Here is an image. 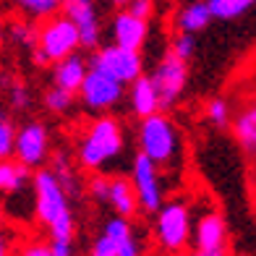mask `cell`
Segmentation results:
<instances>
[{
  "mask_svg": "<svg viewBox=\"0 0 256 256\" xmlns=\"http://www.w3.org/2000/svg\"><path fill=\"white\" fill-rule=\"evenodd\" d=\"M89 68H97L104 76H110L120 84H131L134 78L144 74V55L142 50H128L120 44H100L94 48V55L89 58Z\"/></svg>",
  "mask_w": 256,
  "mask_h": 256,
  "instance_id": "cell-5",
  "label": "cell"
},
{
  "mask_svg": "<svg viewBox=\"0 0 256 256\" xmlns=\"http://www.w3.org/2000/svg\"><path fill=\"white\" fill-rule=\"evenodd\" d=\"M86 71H89L86 58L78 55V52H71V55H66V58L52 63V84L66 89V92H71V94H76L81 81H84V76H86Z\"/></svg>",
  "mask_w": 256,
  "mask_h": 256,
  "instance_id": "cell-17",
  "label": "cell"
},
{
  "mask_svg": "<svg viewBox=\"0 0 256 256\" xmlns=\"http://www.w3.org/2000/svg\"><path fill=\"white\" fill-rule=\"evenodd\" d=\"M6 42V24H3V16H0V44Z\"/></svg>",
  "mask_w": 256,
  "mask_h": 256,
  "instance_id": "cell-37",
  "label": "cell"
},
{
  "mask_svg": "<svg viewBox=\"0 0 256 256\" xmlns=\"http://www.w3.org/2000/svg\"><path fill=\"white\" fill-rule=\"evenodd\" d=\"M63 16L74 21V26L78 29L81 48L94 50L102 42V26H100V14L94 0H63Z\"/></svg>",
  "mask_w": 256,
  "mask_h": 256,
  "instance_id": "cell-13",
  "label": "cell"
},
{
  "mask_svg": "<svg viewBox=\"0 0 256 256\" xmlns=\"http://www.w3.org/2000/svg\"><path fill=\"white\" fill-rule=\"evenodd\" d=\"M76 97L81 102V108L89 110V112H97V115L110 112L123 102L126 84L104 76L102 71H97V68H89L84 81H81V86H78V92H76Z\"/></svg>",
  "mask_w": 256,
  "mask_h": 256,
  "instance_id": "cell-9",
  "label": "cell"
},
{
  "mask_svg": "<svg viewBox=\"0 0 256 256\" xmlns=\"http://www.w3.org/2000/svg\"><path fill=\"white\" fill-rule=\"evenodd\" d=\"M168 50H170V52H176L180 60L188 63L191 58H194V52H196V34L178 32L176 37H172V42H170V48H168Z\"/></svg>",
  "mask_w": 256,
  "mask_h": 256,
  "instance_id": "cell-27",
  "label": "cell"
},
{
  "mask_svg": "<svg viewBox=\"0 0 256 256\" xmlns=\"http://www.w3.org/2000/svg\"><path fill=\"white\" fill-rule=\"evenodd\" d=\"M6 118H8V108H6L3 102H0V120H6Z\"/></svg>",
  "mask_w": 256,
  "mask_h": 256,
  "instance_id": "cell-38",
  "label": "cell"
},
{
  "mask_svg": "<svg viewBox=\"0 0 256 256\" xmlns=\"http://www.w3.org/2000/svg\"><path fill=\"white\" fill-rule=\"evenodd\" d=\"M248 3H251V6H254V3H256V0H248Z\"/></svg>",
  "mask_w": 256,
  "mask_h": 256,
  "instance_id": "cell-41",
  "label": "cell"
},
{
  "mask_svg": "<svg viewBox=\"0 0 256 256\" xmlns=\"http://www.w3.org/2000/svg\"><path fill=\"white\" fill-rule=\"evenodd\" d=\"M84 188L94 202L104 204V199H108V172H89V180Z\"/></svg>",
  "mask_w": 256,
  "mask_h": 256,
  "instance_id": "cell-29",
  "label": "cell"
},
{
  "mask_svg": "<svg viewBox=\"0 0 256 256\" xmlns=\"http://www.w3.org/2000/svg\"><path fill=\"white\" fill-rule=\"evenodd\" d=\"M92 256H115V243L104 232H100L92 243Z\"/></svg>",
  "mask_w": 256,
  "mask_h": 256,
  "instance_id": "cell-32",
  "label": "cell"
},
{
  "mask_svg": "<svg viewBox=\"0 0 256 256\" xmlns=\"http://www.w3.org/2000/svg\"><path fill=\"white\" fill-rule=\"evenodd\" d=\"M0 199L6 204L0 206L3 214L14 204H26L34 209V194H32V170L24 168L18 160L8 157L0 160Z\"/></svg>",
  "mask_w": 256,
  "mask_h": 256,
  "instance_id": "cell-12",
  "label": "cell"
},
{
  "mask_svg": "<svg viewBox=\"0 0 256 256\" xmlns=\"http://www.w3.org/2000/svg\"><path fill=\"white\" fill-rule=\"evenodd\" d=\"M14 254V246H10V238L0 230V256H10Z\"/></svg>",
  "mask_w": 256,
  "mask_h": 256,
  "instance_id": "cell-35",
  "label": "cell"
},
{
  "mask_svg": "<svg viewBox=\"0 0 256 256\" xmlns=\"http://www.w3.org/2000/svg\"><path fill=\"white\" fill-rule=\"evenodd\" d=\"M214 21H236L251 8L248 0H204Z\"/></svg>",
  "mask_w": 256,
  "mask_h": 256,
  "instance_id": "cell-22",
  "label": "cell"
},
{
  "mask_svg": "<svg viewBox=\"0 0 256 256\" xmlns=\"http://www.w3.org/2000/svg\"><path fill=\"white\" fill-rule=\"evenodd\" d=\"M232 134H236V142L240 146L243 157L248 160L251 180L256 186V97L236 112V118H232Z\"/></svg>",
  "mask_w": 256,
  "mask_h": 256,
  "instance_id": "cell-14",
  "label": "cell"
},
{
  "mask_svg": "<svg viewBox=\"0 0 256 256\" xmlns=\"http://www.w3.org/2000/svg\"><path fill=\"white\" fill-rule=\"evenodd\" d=\"M128 178L136 191L138 199V209L144 214H154L160 204L165 202V172H162L149 157H144L142 152H136L131 160V168H128Z\"/></svg>",
  "mask_w": 256,
  "mask_h": 256,
  "instance_id": "cell-6",
  "label": "cell"
},
{
  "mask_svg": "<svg viewBox=\"0 0 256 256\" xmlns=\"http://www.w3.org/2000/svg\"><path fill=\"white\" fill-rule=\"evenodd\" d=\"M14 142H16V126L10 118L0 120V160L14 157Z\"/></svg>",
  "mask_w": 256,
  "mask_h": 256,
  "instance_id": "cell-28",
  "label": "cell"
},
{
  "mask_svg": "<svg viewBox=\"0 0 256 256\" xmlns=\"http://www.w3.org/2000/svg\"><path fill=\"white\" fill-rule=\"evenodd\" d=\"M191 243L194 248L199 251H220V248H228L230 243V232H228V222L222 212L209 202L204 209H196L191 206Z\"/></svg>",
  "mask_w": 256,
  "mask_h": 256,
  "instance_id": "cell-11",
  "label": "cell"
},
{
  "mask_svg": "<svg viewBox=\"0 0 256 256\" xmlns=\"http://www.w3.org/2000/svg\"><path fill=\"white\" fill-rule=\"evenodd\" d=\"M149 40V21L134 16L128 8H118L112 16V42L128 50H144Z\"/></svg>",
  "mask_w": 256,
  "mask_h": 256,
  "instance_id": "cell-15",
  "label": "cell"
},
{
  "mask_svg": "<svg viewBox=\"0 0 256 256\" xmlns=\"http://www.w3.org/2000/svg\"><path fill=\"white\" fill-rule=\"evenodd\" d=\"M50 254L52 256H76V248H74V240H58V238H50Z\"/></svg>",
  "mask_w": 256,
  "mask_h": 256,
  "instance_id": "cell-34",
  "label": "cell"
},
{
  "mask_svg": "<svg viewBox=\"0 0 256 256\" xmlns=\"http://www.w3.org/2000/svg\"><path fill=\"white\" fill-rule=\"evenodd\" d=\"M14 6L29 18H48L52 14H58L63 6V0H14Z\"/></svg>",
  "mask_w": 256,
  "mask_h": 256,
  "instance_id": "cell-25",
  "label": "cell"
},
{
  "mask_svg": "<svg viewBox=\"0 0 256 256\" xmlns=\"http://www.w3.org/2000/svg\"><path fill=\"white\" fill-rule=\"evenodd\" d=\"M48 168L52 170V176L58 178V183L63 186V191L71 196V202L84 194V183H81L78 168L74 165V160H71V154H68V152L55 149V152L50 154V160H48Z\"/></svg>",
  "mask_w": 256,
  "mask_h": 256,
  "instance_id": "cell-18",
  "label": "cell"
},
{
  "mask_svg": "<svg viewBox=\"0 0 256 256\" xmlns=\"http://www.w3.org/2000/svg\"><path fill=\"white\" fill-rule=\"evenodd\" d=\"M128 104H131V112L136 118H146L160 110V97H157V89L152 84V78L146 74H142L138 78H134L128 84Z\"/></svg>",
  "mask_w": 256,
  "mask_h": 256,
  "instance_id": "cell-19",
  "label": "cell"
},
{
  "mask_svg": "<svg viewBox=\"0 0 256 256\" xmlns=\"http://www.w3.org/2000/svg\"><path fill=\"white\" fill-rule=\"evenodd\" d=\"M104 204H110L112 212L126 220H134L142 214L131 178L123 176V172H108V199H104Z\"/></svg>",
  "mask_w": 256,
  "mask_h": 256,
  "instance_id": "cell-16",
  "label": "cell"
},
{
  "mask_svg": "<svg viewBox=\"0 0 256 256\" xmlns=\"http://www.w3.org/2000/svg\"><path fill=\"white\" fill-rule=\"evenodd\" d=\"M50 154H52V134L42 120H26L16 126L14 160H18L29 170H37L48 165Z\"/></svg>",
  "mask_w": 256,
  "mask_h": 256,
  "instance_id": "cell-8",
  "label": "cell"
},
{
  "mask_svg": "<svg viewBox=\"0 0 256 256\" xmlns=\"http://www.w3.org/2000/svg\"><path fill=\"white\" fill-rule=\"evenodd\" d=\"M209 8L204 0H194V3H186L178 14H176V29L186 32V34H196V32H204L209 26Z\"/></svg>",
  "mask_w": 256,
  "mask_h": 256,
  "instance_id": "cell-20",
  "label": "cell"
},
{
  "mask_svg": "<svg viewBox=\"0 0 256 256\" xmlns=\"http://www.w3.org/2000/svg\"><path fill=\"white\" fill-rule=\"evenodd\" d=\"M138 152L149 157L162 172H178L183 168V134L178 123L168 112H152L146 118H138L136 128Z\"/></svg>",
  "mask_w": 256,
  "mask_h": 256,
  "instance_id": "cell-3",
  "label": "cell"
},
{
  "mask_svg": "<svg viewBox=\"0 0 256 256\" xmlns=\"http://www.w3.org/2000/svg\"><path fill=\"white\" fill-rule=\"evenodd\" d=\"M0 89L6 92V108L16 110V112H26L32 108V89L26 81H21L10 74H3L0 76Z\"/></svg>",
  "mask_w": 256,
  "mask_h": 256,
  "instance_id": "cell-21",
  "label": "cell"
},
{
  "mask_svg": "<svg viewBox=\"0 0 256 256\" xmlns=\"http://www.w3.org/2000/svg\"><path fill=\"white\" fill-rule=\"evenodd\" d=\"M149 78H152V84L157 89L160 110H170L172 104H178L186 86H188V63L168 50L160 58V63L154 66V71Z\"/></svg>",
  "mask_w": 256,
  "mask_h": 256,
  "instance_id": "cell-10",
  "label": "cell"
},
{
  "mask_svg": "<svg viewBox=\"0 0 256 256\" xmlns=\"http://www.w3.org/2000/svg\"><path fill=\"white\" fill-rule=\"evenodd\" d=\"M32 194H34V220L48 228L50 238L74 240L76 236V217L71 206V196L63 191L52 170L44 165L32 172Z\"/></svg>",
  "mask_w": 256,
  "mask_h": 256,
  "instance_id": "cell-2",
  "label": "cell"
},
{
  "mask_svg": "<svg viewBox=\"0 0 256 256\" xmlns=\"http://www.w3.org/2000/svg\"><path fill=\"white\" fill-rule=\"evenodd\" d=\"M3 222H6V214H3V209H0V230H3Z\"/></svg>",
  "mask_w": 256,
  "mask_h": 256,
  "instance_id": "cell-40",
  "label": "cell"
},
{
  "mask_svg": "<svg viewBox=\"0 0 256 256\" xmlns=\"http://www.w3.org/2000/svg\"><path fill=\"white\" fill-rule=\"evenodd\" d=\"M115 256H144L142 240H138V236H136V228L131 232H126V236L118 240V246H115Z\"/></svg>",
  "mask_w": 256,
  "mask_h": 256,
  "instance_id": "cell-30",
  "label": "cell"
},
{
  "mask_svg": "<svg viewBox=\"0 0 256 256\" xmlns=\"http://www.w3.org/2000/svg\"><path fill=\"white\" fill-rule=\"evenodd\" d=\"M42 102H44V110L48 112H52V115H71L74 112V108H76V94H71V92H66V89H60V86H50L48 92H44V97H42Z\"/></svg>",
  "mask_w": 256,
  "mask_h": 256,
  "instance_id": "cell-23",
  "label": "cell"
},
{
  "mask_svg": "<svg viewBox=\"0 0 256 256\" xmlns=\"http://www.w3.org/2000/svg\"><path fill=\"white\" fill-rule=\"evenodd\" d=\"M112 3L118 6V8H126V3H128V0H112Z\"/></svg>",
  "mask_w": 256,
  "mask_h": 256,
  "instance_id": "cell-39",
  "label": "cell"
},
{
  "mask_svg": "<svg viewBox=\"0 0 256 256\" xmlns=\"http://www.w3.org/2000/svg\"><path fill=\"white\" fill-rule=\"evenodd\" d=\"M126 154L123 123L110 112H100L76 138V165L84 172H108Z\"/></svg>",
  "mask_w": 256,
  "mask_h": 256,
  "instance_id": "cell-1",
  "label": "cell"
},
{
  "mask_svg": "<svg viewBox=\"0 0 256 256\" xmlns=\"http://www.w3.org/2000/svg\"><path fill=\"white\" fill-rule=\"evenodd\" d=\"M126 8L131 10L134 16L144 18V21H152L154 14H157V3H154V0H128Z\"/></svg>",
  "mask_w": 256,
  "mask_h": 256,
  "instance_id": "cell-31",
  "label": "cell"
},
{
  "mask_svg": "<svg viewBox=\"0 0 256 256\" xmlns=\"http://www.w3.org/2000/svg\"><path fill=\"white\" fill-rule=\"evenodd\" d=\"M154 240L170 256H183L191 246V204L186 199L162 202L154 212Z\"/></svg>",
  "mask_w": 256,
  "mask_h": 256,
  "instance_id": "cell-4",
  "label": "cell"
},
{
  "mask_svg": "<svg viewBox=\"0 0 256 256\" xmlns=\"http://www.w3.org/2000/svg\"><path fill=\"white\" fill-rule=\"evenodd\" d=\"M183 256H228V248H220V251H199V248H194L191 254L186 251Z\"/></svg>",
  "mask_w": 256,
  "mask_h": 256,
  "instance_id": "cell-36",
  "label": "cell"
},
{
  "mask_svg": "<svg viewBox=\"0 0 256 256\" xmlns=\"http://www.w3.org/2000/svg\"><path fill=\"white\" fill-rule=\"evenodd\" d=\"M18 256H52L50 254V246L42 240H29L24 243V246L18 248Z\"/></svg>",
  "mask_w": 256,
  "mask_h": 256,
  "instance_id": "cell-33",
  "label": "cell"
},
{
  "mask_svg": "<svg viewBox=\"0 0 256 256\" xmlns=\"http://www.w3.org/2000/svg\"><path fill=\"white\" fill-rule=\"evenodd\" d=\"M6 37L16 44V48L32 52L37 48V26L32 21H10L6 26Z\"/></svg>",
  "mask_w": 256,
  "mask_h": 256,
  "instance_id": "cell-24",
  "label": "cell"
},
{
  "mask_svg": "<svg viewBox=\"0 0 256 256\" xmlns=\"http://www.w3.org/2000/svg\"><path fill=\"white\" fill-rule=\"evenodd\" d=\"M37 48L44 52V58L50 60V66L60 58L78 52L81 40L78 29L74 26L71 18H66L60 14H52L48 18H42V24L37 26Z\"/></svg>",
  "mask_w": 256,
  "mask_h": 256,
  "instance_id": "cell-7",
  "label": "cell"
},
{
  "mask_svg": "<svg viewBox=\"0 0 256 256\" xmlns=\"http://www.w3.org/2000/svg\"><path fill=\"white\" fill-rule=\"evenodd\" d=\"M204 115L214 128H228L230 120H232V108L225 97H212L204 104Z\"/></svg>",
  "mask_w": 256,
  "mask_h": 256,
  "instance_id": "cell-26",
  "label": "cell"
}]
</instances>
